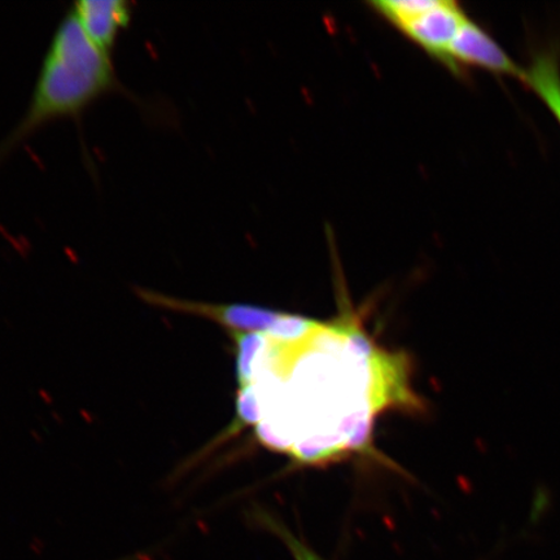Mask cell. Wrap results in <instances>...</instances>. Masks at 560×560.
<instances>
[{
  "label": "cell",
  "instance_id": "3957f363",
  "mask_svg": "<svg viewBox=\"0 0 560 560\" xmlns=\"http://www.w3.org/2000/svg\"><path fill=\"white\" fill-rule=\"evenodd\" d=\"M371 11L444 66L447 50L468 15L454 0H376Z\"/></svg>",
  "mask_w": 560,
  "mask_h": 560
},
{
  "label": "cell",
  "instance_id": "8992f818",
  "mask_svg": "<svg viewBox=\"0 0 560 560\" xmlns=\"http://www.w3.org/2000/svg\"><path fill=\"white\" fill-rule=\"evenodd\" d=\"M523 83L540 97L560 125L559 54L552 50L535 54L529 67L525 69Z\"/></svg>",
  "mask_w": 560,
  "mask_h": 560
},
{
  "label": "cell",
  "instance_id": "277c9868",
  "mask_svg": "<svg viewBox=\"0 0 560 560\" xmlns=\"http://www.w3.org/2000/svg\"><path fill=\"white\" fill-rule=\"evenodd\" d=\"M444 67L455 75H465L467 69L510 75L523 82L525 69L503 50L485 27L468 18L447 50Z\"/></svg>",
  "mask_w": 560,
  "mask_h": 560
},
{
  "label": "cell",
  "instance_id": "52a82bcc",
  "mask_svg": "<svg viewBox=\"0 0 560 560\" xmlns=\"http://www.w3.org/2000/svg\"><path fill=\"white\" fill-rule=\"evenodd\" d=\"M256 520L260 522L265 529L271 532L272 535L277 536L280 541L285 545L289 549L290 555L295 560H325L319 557L317 552L310 548L303 540L292 534L289 527H285L283 523H280L269 514L258 513Z\"/></svg>",
  "mask_w": 560,
  "mask_h": 560
},
{
  "label": "cell",
  "instance_id": "6da1fadb",
  "mask_svg": "<svg viewBox=\"0 0 560 560\" xmlns=\"http://www.w3.org/2000/svg\"><path fill=\"white\" fill-rule=\"evenodd\" d=\"M317 319L277 311L260 331L228 332L234 345L233 422L199 458L249 430L258 445L300 467L377 457L374 433L388 412L423 415L409 355L377 342L347 303Z\"/></svg>",
  "mask_w": 560,
  "mask_h": 560
},
{
  "label": "cell",
  "instance_id": "5b68a950",
  "mask_svg": "<svg viewBox=\"0 0 560 560\" xmlns=\"http://www.w3.org/2000/svg\"><path fill=\"white\" fill-rule=\"evenodd\" d=\"M70 11L88 38L109 56L132 18L131 3L126 0H79Z\"/></svg>",
  "mask_w": 560,
  "mask_h": 560
},
{
  "label": "cell",
  "instance_id": "7a4b0ae2",
  "mask_svg": "<svg viewBox=\"0 0 560 560\" xmlns=\"http://www.w3.org/2000/svg\"><path fill=\"white\" fill-rule=\"evenodd\" d=\"M117 91L124 86L112 56L88 38L69 10L48 44L23 117L0 142V164L47 124L80 117Z\"/></svg>",
  "mask_w": 560,
  "mask_h": 560
}]
</instances>
